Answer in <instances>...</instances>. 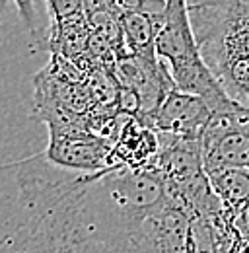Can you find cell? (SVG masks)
<instances>
[{
	"label": "cell",
	"instance_id": "1",
	"mask_svg": "<svg viewBox=\"0 0 249 253\" xmlns=\"http://www.w3.org/2000/svg\"><path fill=\"white\" fill-rule=\"evenodd\" d=\"M14 197H4L0 253H124L105 236L86 199L93 173L66 169L43 152L4 166Z\"/></svg>",
	"mask_w": 249,
	"mask_h": 253
},
{
	"label": "cell",
	"instance_id": "2",
	"mask_svg": "<svg viewBox=\"0 0 249 253\" xmlns=\"http://www.w3.org/2000/svg\"><path fill=\"white\" fill-rule=\"evenodd\" d=\"M189 16L218 82L249 107V0H189Z\"/></svg>",
	"mask_w": 249,
	"mask_h": 253
},
{
	"label": "cell",
	"instance_id": "3",
	"mask_svg": "<svg viewBox=\"0 0 249 253\" xmlns=\"http://www.w3.org/2000/svg\"><path fill=\"white\" fill-rule=\"evenodd\" d=\"M156 53L167 64L175 88L203 97L212 111H226L236 103L207 64L189 16V2L166 6L156 35Z\"/></svg>",
	"mask_w": 249,
	"mask_h": 253
},
{
	"label": "cell",
	"instance_id": "4",
	"mask_svg": "<svg viewBox=\"0 0 249 253\" xmlns=\"http://www.w3.org/2000/svg\"><path fill=\"white\" fill-rule=\"evenodd\" d=\"M51 140L43 152L53 164L74 171H101L109 168L113 138L99 132H90L72 121H47Z\"/></svg>",
	"mask_w": 249,
	"mask_h": 253
},
{
	"label": "cell",
	"instance_id": "5",
	"mask_svg": "<svg viewBox=\"0 0 249 253\" xmlns=\"http://www.w3.org/2000/svg\"><path fill=\"white\" fill-rule=\"evenodd\" d=\"M210 117L212 109L203 97L173 88L144 123L154 126L160 132H169L185 138H203Z\"/></svg>",
	"mask_w": 249,
	"mask_h": 253
},
{
	"label": "cell",
	"instance_id": "6",
	"mask_svg": "<svg viewBox=\"0 0 249 253\" xmlns=\"http://www.w3.org/2000/svg\"><path fill=\"white\" fill-rule=\"evenodd\" d=\"M162 14L126 10L117 14L123 30V39L128 53L134 55H158L156 53V35L162 24Z\"/></svg>",
	"mask_w": 249,
	"mask_h": 253
},
{
	"label": "cell",
	"instance_id": "7",
	"mask_svg": "<svg viewBox=\"0 0 249 253\" xmlns=\"http://www.w3.org/2000/svg\"><path fill=\"white\" fill-rule=\"evenodd\" d=\"M207 173L214 195L232 220L249 201V168H218Z\"/></svg>",
	"mask_w": 249,
	"mask_h": 253
},
{
	"label": "cell",
	"instance_id": "8",
	"mask_svg": "<svg viewBox=\"0 0 249 253\" xmlns=\"http://www.w3.org/2000/svg\"><path fill=\"white\" fill-rule=\"evenodd\" d=\"M16 2V8H18V14H20V20L24 22L26 30L30 32V35L33 37L31 41L39 43L37 49L41 47L43 43V37L39 32V22H37V14H35V6H33V0H14Z\"/></svg>",
	"mask_w": 249,
	"mask_h": 253
},
{
	"label": "cell",
	"instance_id": "9",
	"mask_svg": "<svg viewBox=\"0 0 249 253\" xmlns=\"http://www.w3.org/2000/svg\"><path fill=\"white\" fill-rule=\"evenodd\" d=\"M107 4L115 14H121L126 10H142V12L160 14L166 10V0H107Z\"/></svg>",
	"mask_w": 249,
	"mask_h": 253
},
{
	"label": "cell",
	"instance_id": "10",
	"mask_svg": "<svg viewBox=\"0 0 249 253\" xmlns=\"http://www.w3.org/2000/svg\"><path fill=\"white\" fill-rule=\"evenodd\" d=\"M232 226L244 242H249V201L232 216Z\"/></svg>",
	"mask_w": 249,
	"mask_h": 253
},
{
	"label": "cell",
	"instance_id": "11",
	"mask_svg": "<svg viewBox=\"0 0 249 253\" xmlns=\"http://www.w3.org/2000/svg\"><path fill=\"white\" fill-rule=\"evenodd\" d=\"M232 117H234V121H236V123L249 134V107L236 105V107L232 109Z\"/></svg>",
	"mask_w": 249,
	"mask_h": 253
},
{
	"label": "cell",
	"instance_id": "12",
	"mask_svg": "<svg viewBox=\"0 0 249 253\" xmlns=\"http://www.w3.org/2000/svg\"><path fill=\"white\" fill-rule=\"evenodd\" d=\"M189 0H166V6H175V4H187Z\"/></svg>",
	"mask_w": 249,
	"mask_h": 253
},
{
	"label": "cell",
	"instance_id": "13",
	"mask_svg": "<svg viewBox=\"0 0 249 253\" xmlns=\"http://www.w3.org/2000/svg\"><path fill=\"white\" fill-rule=\"evenodd\" d=\"M240 253H249V242H244V246H242Z\"/></svg>",
	"mask_w": 249,
	"mask_h": 253
}]
</instances>
